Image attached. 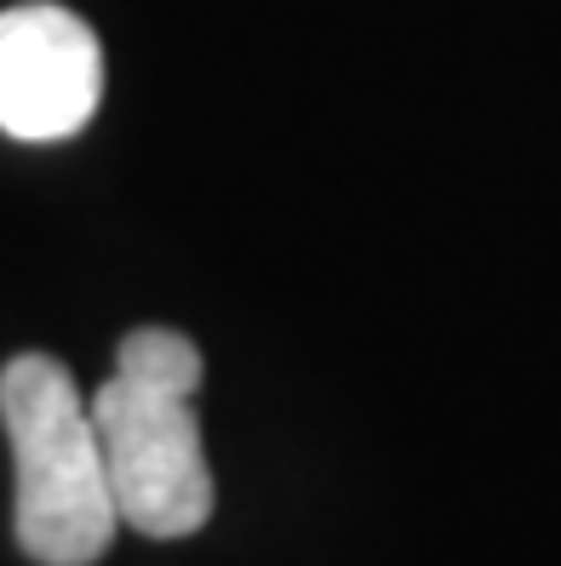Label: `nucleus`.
Here are the masks:
<instances>
[{
	"label": "nucleus",
	"mask_w": 561,
	"mask_h": 566,
	"mask_svg": "<svg viewBox=\"0 0 561 566\" xmlns=\"http://www.w3.org/2000/svg\"><path fill=\"white\" fill-rule=\"evenodd\" d=\"M0 423L12 441L18 549L41 566H92L115 538V497L92 407L52 355H12L0 366Z\"/></svg>",
	"instance_id": "obj_1"
},
{
	"label": "nucleus",
	"mask_w": 561,
	"mask_h": 566,
	"mask_svg": "<svg viewBox=\"0 0 561 566\" xmlns=\"http://www.w3.org/2000/svg\"><path fill=\"white\" fill-rule=\"evenodd\" d=\"M92 429L121 526L144 538H189L212 521V470L195 418V389L110 373L92 395Z\"/></svg>",
	"instance_id": "obj_2"
},
{
	"label": "nucleus",
	"mask_w": 561,
	"mask_h": 566,
	"mask_svg": "<svg viewBox=\"0 0 561 566\" xmlns=\"http://www.w3.org/2000/svg\"><path fill=\"white\" fill-rule=\"evenodd\" d=\"M104 97L92 23L52 0L0 12V132L23 144L75 138Z\"/></svg>",
	"instance_id": "obj_3"
}]
</instances>
